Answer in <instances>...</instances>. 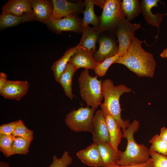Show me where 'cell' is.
I'll return each mask as SVG.
<instances>
[{
	"label": "cell",
	"mask_w": 167,
	"mask_h": 167,
	"mask_svg": "<svg viewBox=\"0 0 167 167\" xmlns=\"http://www.w3.org/2000/svg\"><path fill=\"white\" fill-rule=\"evenodd\" d=\"M134 36L126 52L113 63L123 64L139 77L154 76L156 63L153 54L142 47L143 42Z\"/></svg>",
	"instance_id": "obj_1"
},
{
	"label": "cell",
	"mask_w": 167,
	"mask_h": 167,
	"mask_svg": "<svg viewBox=\"0 0 167 167\" xmlns=\"http://www.w3.org/2000/svg\"><path fill=\"white\" fill-rule=\"evenodd\" d=\"M139 127V122L134 120L127 128L122 131V137L126 139L127 144L125 151H121L116 165L129 166L144 163L150 158L149 149L143 144H138L134 139V134Z\"/></svg>",
	"instance_id": "obj_2"
},
{
	"label": "cell",
	"mask_w": 167,
	"mask_h": 167,
	"mask_svg": "<svg viewBox=\"0 0 167 167\" xmlns=\"http://www.w3.org/2000/svg\"><path fill=\"white\" fill-rule=\"evenodd\" d=\"M131 91V88L123 84L114 86L113 81L109 79L102 82V92L104 101L101 105L116 119L122 131L127 128L130 123L129 120H124L122 118L119 99L123 94L130 92Z\"/></svg>",
	"instance_id": "obj_3"
},
{
	"label": "cell",
	"mask_w": 167,
	"mask_h": 167,
	"mask_svg": "<svg viewBox=\"0 0 167 167\" xmlns=\"http://www.w3.org/2000/svg\"><path fill=\"white\" fill-rule=\"evenodd\" d=\"M97 75L92 76L88 70L83 71L78 78L80 94L87 106L96 109L101 105L103 97L102 94L101 79H97Z\"/></svg>",
	"instance_id": "obj_4"
},
{
	"label": "cell",
	"mask_w": 167,
	"mask_h": 167,
	"mask_svg": "<svg viewBox=\"0 0 167 167\" xmlns=\"http://www.w3.org/2000/svg\"><path fill=\"white\" fill-rule=\"evenodd\" d=\"M96 110V109L88 106L73 109L66 115L65 120V123L74 131L91 133Z\"/></svg>",
	"instance_id": "obj_5"
},
{
	"label": "cell",
	"mask_w": 167,
	"mask_h": 167,
	"mask_svg": "<svg viewBox=\"0 0 167 167\" xmlns=\"http://www.w3.org/2000/svg\"><path fill=\"white\" fill-rule=\"evenodd\" d=\"M120 0H106L100 16V27L109 34L115 36L117 25L123 18Z\"/></svg>",
	"instance_id": "obj_6"
},
{
	"label": "cell",
	"mask_w": 167,
	"mask_h": 167,
	"mask_svg": "<svg viewBox=\"0 0 167 167\" xmlns=\"http://www.w3.org/2000/svg\"><path fill=\"white\" fill-rule=\"evenodd\" d=\"M141 28L140 23H131L125 18L120 21L114 32V36L117 37L119 44L118 54L119 57L126 52L135 36V31Z\"/></svg>",
	"instance_id": "obj_7"
},
{
	"label": "cell",
	"mask_w": 167,
	"mask_h": 167,
	"mask_svg": "<svg viewBox=\"0 0 167 167\" xmlns=\"http://www.w3.org/2000/svg\"><path fill=\"white\" fill-rule=\"evenodd\" d=\"M45 24L51 30L58 34L64 31L77 33L82 31L81 20L72 14L63 18L51 19Z\"/></svg>",
	"instance_id": "obj_8"
},
{
	"label": "cell",
	"mask_w": 167,
	"mask_h": 167,
	"mask_svg": "<svg viewBox=\"0 0 167 167\" xmlns=\"http://www.w3.org/2000/svg\"><path fill=\"white\" fill-rule=\"evenodd\" d=\"M118 42L115 36L109 33L100 37L98 49L93 54L95 60L101 63L107 58L118 54L119 49Z\"/></svg>",
	"instance_id": "obj_9"
},
{
	"label": "cell",
	"mask_w": 167,
	"mask_h": 167,
	"mask_svg": "<svg viewBox=\"0 0 167 167\" xmlns=\"http://www.w3.org/2000/svg\"><path fill=\"white\" fill-rule=\"evenodd\" d=\"M53 12L51 19H59L73 13L83 12L84 2L72 3L66 0H52Z\"/></svg>",
	"instance_id": "obj_10"
},
{
	"label": "cell",
	"mask_w": 167,
	"mask_h": 167,
	"mask_svg": "<svg viewBox=\"0 0 167 167\" xmlns=\"http://www.w3.org/2000/svg\"><path fill=\"white\" fill-rule=\"evenodd\" d=\"M29 86L26 80H8L0 90V94L5 98L19 101L27 94Z\"/></svg>",
	"instance_id": "obj_11"
},
{
	"label": "cell",
	"mask_w": 167,
	"mask_h": 167,
	"mask_svg": "<svg viewBox=\"0 0 167 167\" xmlns=\"http://www.w3.org/2000/svg\"><path fill=\"white\" fill-rule=\"evenodd\" d=\"M91 133L94 142L97 144L109 143V136L107 126L101 110L97 111L94 116Z\"/></svg>",
	"instance_id": "obj_12"
},
{
	"label": "cell",
	"mask_w": 167,
	"mask_h": 167,
	"mask_svg": "<svg viewBox=\"0 0 167 167\" xmlns=\"http://www.w3.org/2000/svg\"><path fill=\"white\" fill-rule=\"evenodd\" d=\"M82 26V36L79 42L80 46L93 54L96 50L98 37L105 30L100 27L92 28L87 24Z\"/></svg>",
	"instance_id": "obj_13"
},
{
	"label": "cell",
	"mask_w": 167,
	"mask_h": 167,
	"mask_svg": "<svg viewBox=\"0 0 167 167\" xmlns=\"http://www.w3.org/2000/svg\"><path fill=\"white\" fill-rule=\"evenodd\" d=\"M101 110L105 118L109 136V143L116 150L120 143L122 133L121 129L117 120L103 105H101Z\"/></svg>",
	"instance_id": "obj_14"
},
{
	"label": "cell",
	"mask_w": 167,
	"mask_h": 167,
	"mask_svg": "<svg viewBox=\"0 0 167 167\" xmlns=\"http://www.w3.org/2000/svg\"><path fill=\"white\" fill-rule=\"evenodd\" d=\"M76 155L84 164L88 166L102 167V161L98 144L95 142L78 151Z\"/></svg>",
	"instance_id": "obj_15"
},
{
	"label": "cell",
	"mask_w": 167,
	"mask_h": 167,
	"mask_svg": "<svg viewBox=\"0 0 167 167\" xmlns=\"http://www.w3.org/2000/svg\"><path fill=\"white\" fill-rule=\"evenodd\" d=\"M69 63L73 65L77 70L83 68L94 70L99 63L95 60L92 54L80 46L71 57Z\"/></svg>",
	"instance_id": "obj_16"
},
{
	"label": "cell",
	"mask_w": 167,
	"mask_h": 167,
	"mask_svg": "<svg viewBox=\"0 0 167 167\" xmlns=\"http://www.w3.org/2000/svg\"><path fill=\"white\" fill-rule=\"evenodd\" d=\"M2 13L21 16L33 14L31 0H10L2 7Z\"/></svg>",
	"instance_id": "obj_17"
},
{
	"label": "cell",
	"mask_w": 167,
	"mask_h": 167,
	"mask_svg": "<svg viewBox=\"0 0 167 167\" xmlns=\"http://www.w3.org/2000/svg\"><path fill=\"white\" fill-rule=\"evenodd\" d=\"M31 3L35 20L46 24L51 18L53 3L46 0H31Z\"/></svg>",
	"instance_id": "obj_18"
},
{
	"label": "cell",
	"mask_w": 167,
	"mask_h": 167,
	"mask_svg": "<svg viewBox=\"0 0 167 167\" xmlns=\"http://www.w3.org/2000/svg\"><path fill=\"white\" fill-rule=\"evenodd\" d=\"M161 2L159 0H142L140 2L141 13L146 21L152 26L157 27L159 29L163 16L165 14H160L158 12L153 14L151 12L152 8L158 7V3Z\"/></svg>",
	"instance_id": "obj_19"
},
{
	"label": "cell",
	"mask_w": 167,
	"mask_h": 167,
	"mask_svg": "<svg viewBox=\"0 0 167 167\" xmlns=\"http://www.w3.org/2000/svg\"><path fill=\"white\" fill-rule=\"evenodd\" d=\"M101 158V167H109L116 165L121 152L116 150L110 143L98 144Z\"/></svg>",
	"instance_id": "obj_20"
},
{
	"label": "cell",
	"mask_w": 167,
	"mask_h": 167,
	"mask_svg": "<svg viewBox=\"0 0 167 167\" xmlns=\"http://www.w3.org/2000/svg\"><path fill=\"white\" fill-rule=\"evenodd\" d=\"M80 46L79 43L76 46L67 50L63 56L55 61L51 66L55 81L58 82L60 76L65 70L72 56L78 50Z\"/></svg>",
	"instance_id": "obj_21"
},
{
	"label": "cell",
	"mask_w": 167,
	"mask_h": 167,
	"mask_svg": "<svg viewBox=\"0 0 167 167\" xmlns=\"http://www.w3.org/2000/svg\"><path fill=\"white\" fill-rule=\"evenodd\" d=\"M35 20L33 14L16 16L2 13L0 15V30L7 28L16 26L23 23Z\"/></svg>",
	"instance_id": "obj_22"
},
{
	"label": "cell",
	"mask_w": 167,
	"mask_h": 167,
	"mask_svg": "<svg viewBox=\"0 0 167 167\" xmlns=\"http://www.w3.org/2000/svg\"><path fill=\"white\" fill-rule=\"evenodd\" d=\"M77 70L73 65L68 63L61 75L58 82L62 87L65 95L71 100L74 96L72 92V79Z\"/></svg>",
	"instance_id": "obj_23"
},
{
	"label": "cell",
	"mask_w": 167,
	"mask_h": 167,
	"mask_svg": "<svg viewBox=\"0 0 167 167\" xmlns=\"http://www.w3.org/2000/svg\"><path fill=\"white\" fill-rule=\"evenodd\" d=\"M84 2L85 8L83 12L84 17L81 20L82 25L92 24L94 28L100 27V19L96 15L94 11L95 1L85 0Z\"/></svg>",
	"instance_id": "obj_24"
},
{
	"label": "cell",
	"mask_w": 167,
	"mask_h": 167,
	"mask_svg": "<svg viewBox=\"0 0 167 167\" xmlns=\"http://www.w3.org/2000/svg\"><path fill=\"white\" fill-rule=\"evenodd\" d=\"M123 14L129 21L138 16L141 12L140 3L139 0H123L121 2Z\"/></svg>",
	"instance_id": "obj_25"
},
{
	"label": "cell",
	"mask_w": 167,
	"mask_h": 167,
	"mask_svg": "<svg viewBox=\"0 0 167 167\" xmlns=\"http://www.w3.org/2000/svg\"><path fill=\"white\" fill-rule=\"evenodd\" d=\"M32 140L19 136H14L12 148L14 155H26L29 152Z\"/></svg>",
	"instance_id": "obj_26"
},
{
	"label": "cell",
	"mask_w": 167,
	"mask_h": 167,
	"mask_svg": "<svg viewBox=\"0 0 167 167\" xmlns=\"http://www.w3.org/2000/svg\"><path fill=\"white\" fill-rule=\"evenodd\" d=\"M14 136L0 135V150L6 157L14 155L12 146Z\"/></svg>",
	"instance_id": "obj_27"
},
{
	"label": "cell",
	"mask_w": 167,
	"mask_h": 167,
	"mask_svg": "<svg viewBox=\"0 0 167 167\" xmlns=\"http://www.w3.org/2000/svg\"><path fill=\"white\" fill-rule=\"evenodd\" d=\"M151 144L149 151L167 156V143L162 140L159 135L153 136L149 140Z\"/></svg>",
	"instance_id": "obj_28"
},
{
	"label": "cell",
	"mask_w": 167,
	"mask_h": 167,
	"mask_svg": "<svg viewBox=\"0 0 167 167\" xmlns=\"http://www.w3.org/2000/svg\"><path fill=\"white\" fill-rule=\"evenodd\" d=\"M12 135L14 136H19L32 141L34 138L33 131L27 127L21 120H17Z\"/></svg>",
	"instance_id": "obj_29"
},
{
	"label": "cell",
	"mask_w": 167,
	"mask_h": 167,
	"mask_svg": "<svg viewBox=\"0 0 167 167\" xmlns=\"http://www.w3.org/2000/svg\"><path fill=\"white\" fill-rule=\"evenodd\" d=\"M118 54L115 56L109 58L102 62L99 63L94 69L95 73L100 77L104 76L109 67L119 58Z\"/></svg>",
	"instance_id": "obj_30"
},
{
	"label": "cell",
	"mask_w": 167,
	"mask_h": 167,
	"mask_svg": "<svg viewBox=\"0 0 167 167\" xmlns=\"http://www.w3.org/2000/svg\"><path fill=\"white\" fill-rule=\"evenodd\" d=\"M73 162L72 158L67 151H65L60 158L55 155L53 158V162L48 167H67Z\"/></svg>",
	"instance_id": "obj_31"
},
{
	"label": "cell",
	"mask_w": 167,
	"mask_h": 167,
	"mask_svg": "<svg viewBox=\"0 0 167 167\" xmlns=\"http://www.w3.org/2000/svg\"><path fill=\"white\" fill-rule=\"evenodd\" d=\"M150 151L154 167H167V156Z\"/></svg>",
	"instance_id": "obj_32"
},
{
	"label": "cell",
	"mask_w": 167,
	"mask_h": 167,
	"mask_svg": "<svg viewBox=\"0 0 167 167\" xmlns=\"http://www.w3.org/2000/svg\"><path fill=\"white\" fill-rule=\"evenodd\" d=\"M17 121L4 124L0 126V135H12Z\"/></svg>",
	"instance_id": "obj_33"
},
{
	"label": "cell",
	"mask_w": 167,
	"mask_h": 167,
	"mask_svg": "<svg viewBox=\"0 0 167 167\" xmlns=\"http://www.w3.org/2000/svg\"><path fill=\"white\" fill-rule=\"evenodd\" d=\"M109 167H154L153 161L152 158H150L146 162L127 166H121L115 165Z\"/></svg>",
	"instance_id": "obj_34"
},
{
	"label": "cell",
	"mask_w": 167,
	"mask_h": 167,
	"mask_svg": "<svg viewBox=\"0 0 167 167\" xmlns=\"http://www.w3.org/2000/svg\"><path fill=\"white\" fill-rule=\"evenodd\" d=\"M7 76L3 72L0 73V90L4 87L7 81Z\"/></svg>",
	"instance_id": "obj_35"
},
{
	"label": "cell",
	"mask_w": 167,
	"mask_h": 167,
	"mask_svg": "<svg viewBox=\"0 0 167 167\" xmlns=\"http://www.w3.org/2000/svg\"><path fill=\"white\" fill-rule=\"evenodd\" d=\"M159 135L162 140L167 143V127L161 128Z\"/></svg>",
	"instance_id": "obj_36"
},
{
	"label": "cell",
	"mask_w": 167,
	"mask_h": 167,
	"mask_svg": "<svg viewBox=\"0 0 167 167\" xmlns=\"http://www.w3.org/2000/svg\"><path fill=\"white\" fill-rule=\"evenodd\" d=\"M160 56L163 58H167V48L163 50L160 54Z\"/></svg>",
	"instance_id": "obj_37"
},
{
	"label": "cell",
	"mask_w": 167,
	"mask_h": 167,
	"mask_svg": "<svg viewBox=\"0 0 167 167\" xmlns=\"http://www.w3.org/2000/svg\"><path fill=\"white\" fill-rule=\"evenodd\" d=\"M9 164L7 162L1 161L0 162V167H9Z\"/></svg>",
	"instance_id": "obj_38"
}]
</instances>
